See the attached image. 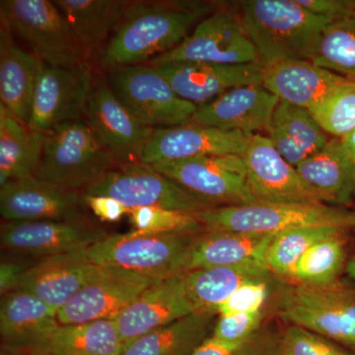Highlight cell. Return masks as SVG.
<instances>
[{
    "instance_id": "2",
    "label": "cell",
    "mask_w": 355,
    "mask_h": 355,
    "mask_svg": "<svg viewBox=\"0 0 355 355\" xmlns=\"http://www.w3.org/2000/svg\"><path fill=\"white\" fill-rule=\"evenodd\" d=\"M241 19L259 64L265 69L286 60H310L324 27L331 22L296 0H245Z\"/></svg>"
},
{
    "instance_id": "33",
    "label": "cell",
    "mask_w": 355,
    "mask_h": 355,
    "mask_svg": "<svg viewBox=\"0 0 355 355\" xmlns=\"http://www.w3.org/2000/svg\"><path fill=\"white\" fill-rule=\"evenodd\" d=\"M125 349L114 320L60 324L49 355H121Z\"/></svg>"
},
{
    "instance_id": "34",
    "label": "cell",
    "mask_w": 355,
    "mask_h": 355,
    "mask_svg": "<svg viewBox=\"0 0 355 355\" xmlns=\"http://www.w3.org/2000/svg\"><path fill=\"white\" fill-rule=\"evenodd\" d=\"M347 234L336 231L313 245L298 261L291 284L326 286L340 279L349 261Z\"/></svg>"
},
{
    "instance_id": "12",
    "label": "cell",
    "mask_w": 355,
    "mask_h": 355,
    "mask_svg": "<svg viewBox=\"0 0 355 355\" xmlns=\"http://www.w3.org/2000/svg\"><path fill=\"white\" fill-rule=\"evenodd\" d=\"M94 77L91 65L60 67L42 62L28 125L44 133L83 120Z\"/></svg>"
},
{
    "instance_id": "20",
    "label": "cell",
    "mask_w": 355,
    "mask_h": 355,
    "mask_svg": "<svg viewBox=\"0 0 355 355\" xmlns=\"http://www.w3.org/2000/svg\"><path fill=\"white\" fill-rule=\"evenodd\" d=\"M196 312L182 273L148 287L114 322L127 347L142 336Z\"/></svg>"
},
{
    "instance_id": "25",
    "label": "cell",
    "mask_w": 355,
    "mask_h": 355,
    "mask_svg": "<svg viewBox=\"0 0 355 355\" xmlns=\"http://www.w3.org/2000/svg\"><path fill=\"white\" fill-rule=\"evenodd\" d=\"M273 237L275 235L202 231L191 247L186 272L223 266L268 268L266 258Z\"/></svg>"
},
{
    "instance_id": "21",
    "label": "cell",
    "mask_w": 355,
    "mask_h": 355,
    "mask_svg": "<svg viewBox=\"0 0 355 355\" xmlns=\"http://www.w3.org/2000/svg\"><path fill=\"white\" fill-rule=\"evenodd\" d=\"M182 99L202 106L231 89L263 84V67L259 64H217L176 62L156 67Z\"/></svg>"
},
{
    "instance_id": "37",
    "label": "cell",
    "mask_w": 355,
    "mask_h": 355,
    "mask_svg": "<svg viewBox=\"0 0 355 355\" xmlns=\"http://www.w3.org/2000/svg\"><path fill=\"white\" fill-rule=\"evenodd\" d=\"M324 132L342 139L355 130V83L345 79L308 110Z\"/></svg>"
},
{
    "instance_id": "3",
    "label": "cell",
    "mask_w": 355,
    "mask_h": 355,
    "mask_svg": "<svg viewBox=\"0 0 355 355\" xmlns=\"http://www.w3.org/2000/svg\"><path fill=\"white\" fill-rule=\"evenodd\" d=\"M118 166L113 154L83 119L44 132L35 177L83 193Z\"/></svg>"
},
{
    "instance_id": "4",
    "label": "cell",
    "mask_w": 355,
    "mask_h": 355,
    "mask_svg": "<svg viewBox=\"0 0 355 355\" xmlns=\"http://www.w3.org/2000/svg\"><path fill=\"white\" fill-rule=\"evenodd\" d=\"M203 231L277 235L295 229L328 227L352 231L355 211L326 203H254L210 207L196 214Z\"/></svg>"
},
{
    "instance_id": "1",
    "label": "cell",
    "mask_w": 355,
    "mask_h": 355,
    "mask_svg": "<svg viewBox=\"0 0 355 355\" xmlns=\"http://www.w3.org/2000/svg\"><path fill=\"white\" fill-rule=\"evenodd\" d=\"M210 13L197 1H130L100 57L105 71L144 64L174 50Z\"/></svg>"
},
{
    "instance_id": "15",
    "label": "cell",
    "mask_w": 355,
    "mask_h": 355,
    "mask_svg": "<svg viewBox=\"0 0 355 355\" xmlns=\"http://www.w3.org/2000/svg\"><path fill=\"white\" fill-rule=\"evenodd\" d=\"M83 193L31 176L0 186V214L6 221H90Z\"/></svg>"
},
{
    "instance_id": "42",
    "label": "cell",
    "mask_w": 355,
    "mask_h": 355,
    "mask_svg": "<svg viewBox=\"0 0 355 355\" xmlns=\"http://www.w3.org/2000/svg\"><path fill=\"white\" fill-rule=\"evenodd\" d=\"M272 279L250 282L237 289L217 308L218 316H230L240 313H253L265 309L270 296V282Z\"/></svg>"
},
{
    "instance_id": "45",
    "label": "cell",
    "mask_w": 355,
    "mask_h": 355,
    "mask_svg": "<svg viewBox=\"0 0 355 355\" xmlns=\"http://www.w3.org/2000/svg\"><path fill=\"white\" fill-rule=\"evenodd\" d=\"M36 261H3L0 266V292L1 296L17 288L24 273Z\"/></svg>"
},
{
    "instance_id": "23",
    "label": "cell",
    "mask_w": 355,
    "mask_h": 355,
    "mask_svg": "<svg viewBox=\"0 0 355 355\" xmlns=\"http://www.w3.org/2000/svg\"><path fill=\"white\" fill-rule=\"evenodd\" d=\"M106 270L72 253L51 257L36 261L16 289L29 292L58 311Z\"/></svg>"
},
{
    "instance_id": "6",
    "label": "cell",
    "mask_w": 355,
    "mask_h": 355,
    "mask_svg": "<svg viewBox=\"0 0 355 355\" xmlns=\"http://www.w3.org/2000/svg\"><path fill=\"white\" fill-rule=\"evenodd\" d=\"M286 323L330 338L355 352V282L326 286L288 284L275 302Z\"/></svg>"
},
{
    "instance_id": "38",
    "label": "cell",
    "mask_w": 355,
    "mask_h": 355,
    "mask_svg": "<svg viewBox=\"0 0 355 355\" xmlns=\"http://www.w3.org/2000/svg\"><path fill=\"white\" fill-rule=\"evenodd\" d=\"M135 231L149 234L176 232H202L203 227L196 214L160 209L137 207L128 212Z\"/></svg>"
},
{
    "instance_id": "28",
    "label": "cell",
    "mask_w": 355,
    "mask_h": 355,
    "mask_svg": "<svg viewBox=\"0 0 355 355\" xmlns=\"http://www.w3.org/2000/svg\"><path fill=\"white\" fill-rule=\"evenodd\" d=\"M266 132L280 155L295 168L331 139L307 109L284 101L273 112Z\"/></svg>"
},
{
    "instance_id": "10",
    "label": "cell",
    "mask_w": 355,
    "mask_h": 355,
    "mask_svg": "<svg viewBox=\"0 0 355 355\" xmlns=\"http://www.w3.org/2000/svg\"><path fill=\"white\" fill-rule=\"evenodd\" d=\"M83 195L113 198L130 209L160 207L198 214L214 207L142 163L118 166L91 184Z\"/></svg>"
},
{
    "instance_id": "13",
    "label": "cell",
    "mask_w": 355,
    "mask_h": 355,
    "mask_svg": "<svg viewBox=\"0 0 355 355\" xmlns=\"http://www.w3.org/2000/svg\"><path fill=\"white\" fill-rule=\"evenodd\" d=\"M84 120L119 165L141 163L154 128L146 127L114 94L106 77L95 74Z\"/></svg>"
},
{
    "instance_id": "29",
    "label": "cell",
    "mask_w": 355,
    "mask_h": 355,
    "mask_svg": "<svg viewBox=\"0 0 355 355\" xmlns=\"http://www.w3.org/2000/svg\"><path fill=\"white\" fill-rule=\"evenodd\" d=\"M218 313L198 311L142 336L121 355H191L214 333Z\"/></svg>"
},
{
    "instance_id": "31",
    "label": "cell",
    "mask_w": 355,
    "mask_h": 355,
    "mask_svg": "<svg viewBox=\"0 0 355 355\" xmlns=\"http://www.w3.org/2000/svg\"><path fill=\"white\" fill-rule=\"evenodd\" d=\"M272 275L263 266H223L191 270L184 273V280L187 293L198 311H216L244 284L272 279Z\"/></svg>"
},
{
    "instance_id": "26",
    "label": "cell",
    "mask_w": 355,
    "mask_h": 355,
    "mask_svg": "<svg viewBox=\"0 0 355 355\" xmlns=\"http://www.w3.org/2000/svg\"><path fill=\"white\" fill-rule=\"evenodd\" d=\"M345 79L310 60H293L265 67L263 85L280 101L309 110Z\"/></svg>"
},
{
    "instance_id": "36",
    "label": "cell",
    "mask_w": 355,
    "mask_h": 355,
    "mask_svg": "<svg viewBox=\"0 0 355 355\" xmlns=\"http://www.w3.org/2000/svg\"><path fill=\"white\" fill-rule=\"evenodd\" d=\"M336 231L345 230L328 227L302 228L275 235L266 258L268 268L273 277H277L291 284L294 270L303 254L313 245Z\"/></svg>"
},
{
    "instance_id": "43",
    "label": "cell",
    "mask_w": 355,
    "mask_h": 355,
    "mask_svg": "<svg viewBox=\"0 0 355 355\" xmlns=\"http://www.w3.org/2000/svg\"><path fill=\"white\" fill-rule=\"evenodd\" d=\"M83 196L86 207L103 222L120 221L125 216H128L130 209L113 198L103 196Z\"/></svg>"
},
{
    "instance_id": "8",
    "label": "cell",
    "mask_w": 355,
    "mask_h": 355,
    "mask_svg": "<svg viewBox=\"0 0 355 355\" xmlns=\"http://www.w3.org/2000/svg\"><path fill=\"white\" fill-rule=\"evenodd\" d=\"M114 94L146 127L171 128L186 125L198 106L182 99L156 67L125 65L106 70Z\"/></svg>"
},
{
    "instance_id": "9",
    "label": "cell",
    "mask_w": 355,
    "mask_h": 355,
    "mask_svg": "<svg viewBox=\"0 0 355 355\" xmlns=\"http://www.w3.org/2000/svg\"><path fill=\"white\" fill-rule=\"evenodd\" d=\"M149 166L211 207L258 203L242 156H202Z\"/></svg>"
},
{
    "instance_id": "19",
    "label": "cell",
    "mask_w": 355,
    "mask_h": 355,
    "mask_svg": "<svg viewBox=\"0 0 355 355\" xmlns=\"http://www.w3.org/2000/svg\"><path fill=\"white\" fill-rule=\"evenodd\" d=\"M250 135L186 123L156 128L147 142L141 163L172 162L202 156L239 155L246 150Z\"/></svg>"
},
{
    "instance_id": "16",
    "label": "cell",
    "mask_w": 355,
    "mask_h": 355,
    "mask_svg": "<svg viewBox=\"0 0 355 355\" xmlns=\"http://www.w3.org/2000/svg\"><path fill=\"white\" fill-rule=\"evenodd\" d=\"M107 236L91 221L4 220L0 241L9 251L42 260L87 249Z\"/></svg>"
},
{
    "instance_id": "39",
    "label": "cell",
    "mask_w": 355,
    "mask_h": 355,
    "mask_svg": "<svg viewBox=\"0 0 355 355\" xmlns=\"http://www.w3.org/2000/svg\"><path fill=\"white\" fill-rule=\"evenodd\" d=\"M282 335L263 326L241 343H225L210 336L191 355H282Z\"/></svg>"
},
{
    "instance_id": "49",
    "label": "cell",
    "mask_w": 355,
    "mask_h": 355,
    "mask_svg": "<svg viewBox=\"0 0 355 355\" xmlns=\"http://www.w3.org/2000/svg\"><path fill=\"white\" fill-rule=\"evenodd\" d=\"M354 200H355V189H354Z\"/></svg>"
},
{
    "instance_id": "14",
    "label": "cell",
    "mask_w": 355,
    "mask_h": 355,
    "mask_svg": "<svg viewBox=\"0 0 355 355\" xmlns=\"http://www.w3.org/2000/svg\"><path fill=\"white\" fill-rule=\"evenodd\" d=\"M242 158L258 203H324L266 135H250Z\"/></svg>"
},
{
    "instance_id": "18",
    "label": "cell",
    "mask_w": 355,
    "mask_h": 355,
    "mask_svg": "<svg viewBox=\"0 0 355 355\" xmlns=\"http://www.w3.org/2000/svg\"><path fill=\"white\" fill-rule=\"evenodd\" d=\"M60 327L58 311L29 292L15 289L1 296V350L22 355H49Z\"/></svg>"
},
{
    "instance_id": "47",
    "label": "cell",
    "mask_w": 355,
    "mask_h": 355,
    "mask_svg": "<svg viewBox=\"0 0 355 355\" xmlns=\"http://www.w3.org/2000/svg\"><path fill=\"white\" fill-rule=\"evenodd\" d=\"M345 272L347 273L349 279H352L355 282V254L349 259V261H347Z\"/></svg>"
},
{
    "instance_id": "17",
    "label": "cell",
    "mask_w": 355,
    "mask_h": 355,
    "mask_svg": "<svg viewBox=\"0 0 355 355\" xmlns=\"http://www.w3.org/2000/svg\"><path fill=\"white\" fill-rule=\"evenodd\" d=\"M167 279V277H166ZM164 279L107 268L99 279L58 311L60 324L114 320L148 287Z\"/></svg>"
},
{
    "instance_id": "5",
    "label": "cell",
    "mask_w": 355,
    "mask_h": 355,
    "mask_svg": "<svg viewBox=\"0 0 355 355\" xmlns=\"http://www.w3.org/2000/svg\"><path fill=\"white\" fill-rule=\"evenodd\" d=\"M202 232L149 234L133 230L127 234L108 235L72 254L104 268L166 279L186 273L189 254Z\"/></svg>"
},
{
    "instance_id": "35",
    "label": "cell",
    "mask_w": 355,
    "mask_h": 355,
    "mask_svg": "<svg viewBox=\"0 0 355 355\" xmlns=\"http://www.w3.org/2000/svg\"><path fill=\"white\" fill-rule=\"evenodd\" d=\"M311 62L355 83V12L324 28Z\"/></svg>"
},
{
    "instance_id": "46",
    "label": "cell",
    "mask_w": 355,
    "mask_h": 355,
    "mask_svg": "<svg viewBox=\"0 0 355 355\" xmlns=\"http://www.w3.org/2000/svg\"><path fill=\"white\" fill-rule=\"evenodd\" d=\"M340 139L343 147H345V151H347L349 157L355 163V130L347 133V135H345V137Z\"/></svg>"
},
{
    "instance_id": "44",
    "label": "cell",
    "mask_w": 355,
    "mask_h": 355,
    "mask_svg": "<svg viewBox=\"0 0 355 355\" xmlns=\"http://www.w3.org/2000/svg\"><path fill=\"white\" fill-rule=\"evenodd\" d=\"M298 4L317 15L331 21L342 19L355 12L354 0H296Z\"/></svg>"
},
{
    "instance_id": "11",
    "label": "cell",
    "mask_w": 355,
    "mask_h": 355,
    "mask_svg": "<svg viewBox=\"0 0 355 355\" xmlns=\"http://www.w3.org/2000/svg\"><path fill=\"white\" fill-rule=\"evenodd\" d=\"M176 62L234 65L259 64V58L240 16L216 11L203 18L177 48L146 64L159 67Z\"/></svg>"
},
{
    "instance_id": "30",
    "label": "cell",
    "mask_w": 355,
    "mask_h": 355,
    "mask_svg": "<svg viewBox=\"0 0 355 355\" xmlns=\"http://www.w3.org/2000/svg\"><path fill=\"white\" fill-rule=\"evenodd\" d=\"M44 133L33 130L0 106V186L35 176Z\"/></svg>"
},
{
    "instance_id": "40",
    "label": "cell",
    "mask_w": 355,
    "mask_h": 355,
    "mask_svg": "<svg viewBox=\"0 0 355 355\" xmlns=\"http://www.w3.org/2000/svg\"><path fill=\"white\" fill-rule=\"evenodd\" d=\"M282 355H355V352L330 338L291 324L282 331Z\"/></svg>"
},
{
    "instance_id": "32",
    "label": "cell",
    "mask_w": 355,
    "mask_h": 355,
    "mask_svg": "<svg viewBox=\"0 0 355 355\" xmlns=\"http://www.w3.org/2000/svg\"><path fill=\"white\" fill-rule=\"evenodd\" d=\"M130 1L55 0L74 31L93 53H102Z\"/></svg>"
},
{
    "instance_id": "7",
    "label": "cell",
    "mask_w": 355,
    "mask_h": 355,
    "mask_svg": "<svg viewBox=\"0 0 355 355\" xmlns=\"http://www.w3.org/2000/svg\"><path fill=\"white\" fill-rule=\"evenodd\" d=\"M0 16L44 64L60 67L91 65L94 53L53 1L2 0Z\"/></svg>"
},
{
    "instance_id": "22",
    "label": "cell",
    "mask_w": 355,
    "mask_h": 355,
    "mask_svg": "<svg viewBox=\"0 0 355 355\" xmlns=\"http://www.w3.org/2000/svg\"><path fill=\"white\" fill-rule=\"evenodd\" d=\"M279 102L263 84L240 86L198 106L190 123L252 135L266 130Z\"/></svg>"
},
{
    "instance_id": "41",
    "label": "cell",
    "mask_w": 355,
    "mask_h": 355,
    "mask_svg": "<svg viewBox=\"0 0 355 355\" xmlns=\"http://www.w3.org/2000/svg\"><path fill=\"white\" fill-rule=\"evenodd\" d=\"M266 310L240 313L230 316H219L212 338L225 343H237L247 340L263 326Z\"/></svg>"
},
{
    "instance_id": "27",
    "label": "cell",
    "mask_w": 355,
    "mask_h": 355,
    "mask_svg": "<svg viewBox=\"0 0 355 355\" xmlns=\"http://www.w3.org/2000/svg\"><path fill=\"white\" fill-rule=\"evenodd\" d=\"M298 174L316 191L322 202L345 207L354 198L355 163L340 139H331L321 151L296 167Z\"/></svg>"
},
{
    "instance_id": "24",
    "label": "cell",
    "mask_w": 355,
    "mask_h": 355,
    "mask_svg": "<svg viewBox=\"0 0 355 355\" xmlns=\"http://www.w3.org/2000/svg\"><path fill=\"white\" fill-rule=\"evenodd\" d=\"M42 62L21 48L0 16V106L28 125Z\"/></svg>"
},
{
    "instance_id": "48",
    "label": "cell",
    "mask_w": 355,
    "mask_h": 355,
    "mask_svg": "<svg viewBox=\"0 0 355 355\" xmlns=\"http://www.w3.org/2000/svg\"><path fill=\"white\" fill-rule=\"evenodd\" d=\"M0 355H22V354H12V352H6V350H1V354H0Z\"/></svg>"
}]
</instances>
